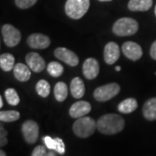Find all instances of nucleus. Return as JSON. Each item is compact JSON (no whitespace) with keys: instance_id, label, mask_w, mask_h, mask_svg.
I'll list each match as a JSON object with an SVG mask.
<instances>
[{"instance_id":"nucleus-32","label":"nucleus","mask_w":156,"mask_h":156,"mask_svg":"<svg viewBox=\"0 0 156 156\" xmlns=\"http://www.w3.org/2000/svg\"><path fill=\"white\" fill-rule=\"evenodd\" d=\"M55 156L56 155V154H54V153H52V152H50V153H47V156Z\"/></svg>"},{"instance_id":"nucleus-17","label":"nucleus","mask_w":156,"mask_h":156,"mask_svg":"<svg viewBox=\"0 0 156 156\" xmlns=\"http://www.w3.org/2000/svg\"><path fill=\"white\" fill-rule=\"evenodd\" d=\"M70 93L74 98L80 99L85 94V85L83 81L80 77L73 78L70 83Z\"/></svg>"},{"instance_id":"nucleus-2","label":"nucleus","mask_w":156,"mask_h":156,"mask_svg":"<svg viewBox=\"0 0 156 156\" xmlns=\"http://www.w3.org/2000/svg\"><path fill=\"white\" fill-rule=\"evenodd\" d=\"M97 125L93 118L83 116L78 118L73 124V132L79 138H87L95 133Z\"/></svg>"},{"instance_id":"nucleus-27","label":"nucleus","mask_w":156,"mask_h":156,"mask_svg":"<svg viewBox=\"0 0 156 156\" xmlns=\"http://www.w3.org/2000/svg\"><path fill=\"white\" fill-rule=\"evenodd\" d=\"M37 0H15V4L19 9H28L33 6Z\"/></svg>"},{"instance_id":"nucleus-6","label":"nucleus","mask_w":156,"mask_h":156,"mask_svg":"<svg viewBox=\"0 0 156 156\" xmlns=\"http://www.w3.org/2000/svg\"><path fill=\"white\" fill-rule=\"evenodd\" d=\"M1 33L5 44L8 47H15L21 41V32L11 24H4L1 28Z\"/></svg>"},{"instance_id":"nucleus-18","label":"nucleus","mask_w":156,"mask_h":156,"mask_svg":"<svg viewBox=\"0 0 156 156\" xmlns=\"http://www.w3.org/2000/svg\"><path fill=\"white\" fill-rule=\"evenodd\" d=\"M143 116L147 121H155L156 120V97L150 98L145 102L142 108Z\"/></svg>"},{"instance_id":"nucleus-22","label":"nucleus","mask_w":156,"mask_h":156,"mask_svg":"<svg viewBox=\"0 0 156 156\" xmlns=\"http://www.w3.org/2000/svg\"><path fill=\"white\" fill-rule=\"evenodd\" d=\"M54 95L57 101H63L68 96L67 84L64 83L63 82L57 83L54 87Z\"/></svg>"},{"instance_id":"nucleus-31","label":"nucleus","mask_w":156,"mask_h":156,"mask_svg":"<svg viewBox=\"0 0 156 156\" xmlns=\"http://www.w3.org/2000/svg\"><path fill=\"white\" fill-rule=\"evenodd\" d=\"M3 97L2 96H0V108H2L3 107Z\"/></svg>"},{"instance_id":"nucleus-26","label":"nucleus","mask_w":156,"mask_h":156,"mask_svg":"<svg viewBox=\"0 0 156 156\" xmlns=\"http://www.w3.org/2000/svg\"><path fill=\"white\" fill-rule=\"evenodd\" d=\"M5 96L7 102L11 106H17L20 102V98L17 95V91L12 88L7 89L5 92Z\"/></svg>"},{"instance_id":"nucleus-33","label":"nucleus","mask_w":156,"mask_h":156,"mask_svg":"<svg viewBox=\"0 0 156 156\" xmlns=\"http://www.w3.org/2000/svg\"><path fill=\"white\" fill-rule=\"evenodd\" d=\"M0 153H1V154H0V155H1V156H5L6 155V154L3 150L0 151Z\"/></svg>"},{"instance_id":"nucleus-1","label":"nucleus","mask_w":156,"mask_h":156,"mask_svg":"<svg viewBox=\"0 0 156 156\" xmlns=\"http://www.w3.org/2000/svg\"><path fill=\"white\" fill-rule=\"evenodd\" d=\"M96 125L100 133L112 135L122 131L125 126V121L117 114H106L98 119Z\"/></svg>"},{"instance_id":"nucleus-24","label":"nucleus","mask_w":156,"mask_h":156,"mask_svg":"<svg viewBox=\"0 0 156 156\" xmlns=\"http://www.w3.org/2000/svg\"><path fill=\"white\" fill-rule=\"evenodd\" d=\"M20 118L19 112L16 110H6L0 112V121L4 122H12Z\"/></svg>"},{"instance_id":"nucleus-19","label":"nucleus","mask_w":156,"mask_h":156,"mask_svg":"<svg viewBox=\"0 0 156 156\" xmlns=\"http://www.w3.org/2000/svg\"><path fill=\"white\" fill-rule=\"evenodd\" d=\"M153 5V0H129L128 7L131 11H147Z\"/></svg>"},{"instance_id":"nucleus-5","label":"nucleus","mask_w":156,"mask_h":156,"mask_svg":"<svg viewBox=\"0 0 156 156\" xmlns=\"http://www.w3.org/2000/svg\"><path fill=\"white\" fill-rule=\"evenodd\" d=\"M121 90V87L118 83H111L103 86L96 88L94 91V97L96 101L104 102L111 100L115 96H116Z\"/></svg>"},{"instance_id":"nucleus-12","label":"nucleus","mask_w":156,"mask_h":156,"mask_svg":"<svg viewBox=\"0 0 156 156\" xmlns=\"http://www.w3.org/2000/svg\"><path fill=\"white\" fill-rule=\"evenodd\" d=\"M27 44L32 49L44 50L50 45V39L44 34L34 33L27 38Z\"/></svg>"},{"instance_id":"nucleus-15","label":"nucleus","mask_w":156,"mask_h":156,"mask_svg":"<svg viewBox=\"0 0 156 156\" xmlns=\"http://www.w3.org/2000/svg\"><path fill=\"white\" fill-rule=\"evenodd\" d=\"M45 146L50 150H54L60 154H64L65 153V144L61 138L52 139L50 136H45L43 138Z\"/></svg>"},{"instance_id":"nucleus-20","label":"nucleus","mask_w":156,"mask_h":156,"mask_svg":"<svg viewBox=\"0 0 156 156\" xmlns=\"http://www.w3.org/2000/svg\"><path fill=\"white\" fill-rule=\"evenodd\" d=\"M138 107V102L134 98H128L120 102L117 108L118 111L122 114H130L134 112Z\"/></svg>"},{"instance_id":"nucleus-8","label":"nucleus","mask_w":156,"mask_h":156,"mask_svg":"<svg viewBox=\"0 0 156 156\" xmlns=\"http://www.w3.org/2000/svg\"><path fill=\"white\" fill-rule=\"evenodd\" d=\"M54 55L57 59L65 62L66 64L71 67H76L79 63V58L77 55L67 48H63V47L56 48L54 51Z\"/></svg>"},{"instance_id":"nucleus-28","label":"nucleus","mask_w":156,"mask_h":156,"mask_svg":"<svg viewBox=\"0 0 156 156\" xmlns=\"http://www.w3.org/2000/svg\"><path fill=\"white\" fill-rule=\"evenodd\" d=\"M7 131L5 130V128H4L3 126L0 127V146L4 147L8 143V140H7Z\"/></svg>"},{"instance_id":"nucleus-34","label":"nucleus","mask_w":156,"mask_h":156,"mask_svg":"<svg viewBox=\"0 0 156 156\" xmlns=\"http://www.w3.org/2000/svg\"><path fill=\"white\" fill-rule=\"evenodd\" d=\"M115 70H116V71H120V70H121V67H120V66H117V67L115 68Z\"/></svg>"},{"instance_id":"nucleus-23","label":"nucleus","mask_w":156,"mask_h":156,"mask_svg":"<svg viewBox=\"0 0 156 156\" xmlns=\"http://www.w3.org/2000/svg\"><path fill=\"white\" fill-rule=\"evenodd\" d=\"M47 71L53 77H59L64 71L63 66L57 62H50L47 65Z\"/></svg>"},{"instance_id":"nucleus-4","label":"nucleus","mask_w":156,"mask_h":156,"mask_svg":"<svg viewBox=\"0 0 156 156\" xmlns=\"http://www.w3.org/2000/svg\"><path fill=\"white\" fill-rule=\"evenodd\" d=\"M89 5L90 0H67L64 10L68 17L77 20L87 13Z\"/></svg>"},{"instance_id":"nucleus-7","label":"nucleus","mask_w":156,"mask_h":156,"mask_svg":"<svg viewBox=\"0 0 156 156\" xmlns=\"http://www.w3.org/2000/svg\"><path fill=\"white\" fill-rule=\"evenodd\" d=\"M22 134L24 140L28 144H34L38 139L39 127L35 121L28 120L23 124Z\"/></svg>"},{"instance_id":"nucleus-11","label":"nucleus","mask_w":156,"mask_h":156,"mask_svg":"<svg viewBox=\"0 0 156 156\" xmlns=\"http://www.w3.org/2000/svg\"><path fill=\"white\" fill-rule=\"evenodd\" d=\"M121 55L120 47L115 42H109L105 45L104 51H103V57L104 61L107 64L112 65L116 62Z\"/></svg>"},{"instance_id":"nucleus-25","label":"nucleus","mask_w":156,"mask_h":156,"mask_svg":"<svg viewBox=\"0 0 156 156\" xmlns=\"http://www.w3.org/2000/svg\"><path fill=\"white\" fill-rule=\"evenodd\" d=\"M36 90H37V93L38 94V95H40L43 98H45L50 95V83L44 79L39 80L36 85Z\"/></svg>"},{"instance_id":"nucleus-35","label":"nucleus","mask_w":156,"mask_h":156,"mask_svg":"<svg viewBox=\"0 0 156 156\" xmlns=\"http://www.w3.org/2000/svg\"><path fill=\"white\" fill-rule=\"evenodd\" d=\"M100 2H109V1H112V0H99Z\"/></svg>"},{"instance_id":"nucleus-29","label":"nucleus","mask_w":156,"mask_h":156,"mask_svg":"<svg viewBox=\"0 0 156 156\" xmlns=\"http://www.w3.org/2000/svg\"><path fill=\"white\" fill-rule=\"evenodd\" d=\"M32 156H44L47 155V151L44 146H37L34 148L31 153Z\"/></svg>"},{"instance_id":"nucleus-9","label":"nucleus","mask_w":156,"mask_h":156,"mask_svg":"<svg viewBox=\"0 0 156 156\" xmlns=\"http://www.w3.org/2000/svg\"><path fill=\"white\" fill-rule=\"evenodd\" d=\"M122 50L124 56L131 61H138L143 55V51L140 45L132 41H128L124 43Z\"/></svg>"},{"instance_id":"nucleus-3","label":"nucleus","mask_w":156,"mask_h":156,"mask_svg":"<svg viewBox=\"0 0 156 156\" xmlns=\"http://www.w3.org/2000/svg\"><path fill=\"white\" fill-rule=\"evenodd\" d=\"M139 30L136 20L131 17H122L113 25V32L118 37H128L134 35Z\"/></svg>"},{"instance_id":"nucleus-14","label":"nucleus","mask_w":156,"mask_h":156,"mask_svg":"<svg viewBox=\"0 0 156 156\" xmlns=\"http://www.w3.org/2000/svg\"><path fill=\"white\" fill-rule=\"evenodd\" d=\"M91 111V104L86 101H79L73 103L69 108V115L72 118H81L86 116Z\"/></svg>"},{"instance_id":"nucleus-16","label":"nucleus","mask_w":156,"mask_h":156,"mask_svg":"<svg viewBox=\"0 0 156 156\" xmlns=\"http://www.w3.org/2000/svg\"><path fill=\"white\" fill-rule=\"evenodd\" d=\"M13 74L17 81L22 82V83L29 81L31 76L30 69L29 68L28 65H25L20 62L15 65V67L13 69Z\"/></svg>"},{"instance_id":"nucleus-30","label":"nucleus","mask_w":156,"mask_h":156,"mask_svg":"<svg viewBox=\"0 0 156 156\" xmlns=\"http://www.w3.org/2000/svg\"><path fill=\"white\" fill-rule=\"evenodd\" d=\"M150 56L154 60H156V41H154L153 44L151 45Z\"/></svg>"},{"instance_id":"nucleus-13","label":"nucleus","mask_w":156,"mask_h":156,"mask_svg":"<svg viewBox=\"0 0 156 156\" xmlns=\"http://www.w3.org/2000/svg\"><path fill=\"white\" fill-rule=\"evenodd\" d=\"M26 63L29 68L36 73L42 72L45 69V61L38 53L30 52L26 55L25 57Z\"/></svg>"},{"instance_id":"nucleus-36","label":"nucleus","mask_w":156,"mask_h":156,"mask_svg":"<svg viewBox=\"0 0 156 156\" xmlns=\"http://www.w3.org/2000/svg\"><path fill=\"white\" fill-rule=\"evenodd\" d=\"M154 13H155V16H156V6H155V8H154Z\"/></svg>"},{"instance_id":"nucleus-10","label":"nucleus","mask_w":156,"mask_h":156,"mask_svg":"<svg viewBox=\"0 0 156 156\" xmlns=\"http://www.w3.org/2000/svg\"><path fill=\"white\" fill-rule=\"evenodd\" d=\"M99 72H100V65L96 59L93 57H89L84 61L83 64V73L87 79L89 80L95 79L98 76Z\"/></svg>"},{"instance_id":"nucleus-21","label":"nucleus","mask_w":156,"mask_h":156,"mask_svg":"<svg viewBox=\"0 0 156 156\" xmlns=\"http://www.w3.org/2000/svg\"><path fill=\"white\" fill-rule=\"evenodd\" d=\"M15 57L10 53H4L0 56V67L4 71L13 70L15 67Z\"/></svg>"}]
</instances>
